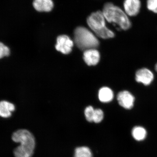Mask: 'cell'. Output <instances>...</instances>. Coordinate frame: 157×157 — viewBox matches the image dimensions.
<instances>
[{"label": "cell", "instance_id": "obj_3", "mask_svg": "<svg viewBox=\"0 0 157 157\" xmlns=\"http://www.w3.org/2000/svg\"><path fill=\"white\" fill-rule=\"evenodd\" d=\"M106 20L102 11L93 12L87 17L88 25L98 36L103 39H109L115 36L113 31L106 26Z\"/></svg>", "mask_w": 157, "mask_h": 157}, {"label": "cell", "instance_id": "obj_8", "mask_svg": "<svg viewBox=\"0 0 157 157\" xmlns=\"http://www.w3.org/2000/svg\"><path fill=\"white\" fill-rule=\"evenodd\" d=\"M118 103L122 107L126 109H131L134 107L135 98L128 90H123L117 94Z\"/></svg>", "mask_w": 157, "mask_h": 157}, {"label": "cell", "instance_id": "obj_15", "mask_svg": "<svg viewBox=\"0 0 157 157\" xmlns=\"http://www.w3.org/2000/svg\"><path fill=\"white\" fill-rule=\"evenodd\" d=\"M104 114L103 110L100 109H95L93 117V122L95 123L101 122L104 119Z\"/></svg>", "mask_w": 157, "mask_h": 157}, {"label": "cell", "instance_id": "obj_10", "mask_svg": "<svg viewBox=\"0 0 157 157\" xmlns=\"http://www.w3.org/2000/svg\"><path fill=\"white\" fill-rule=\"evenodd\" d=\"M33 6L39 12H49L53 9L54 4L52 0H34Z\"/></svg>", "mask_w": 157, "mask_h": 157}, {"label": "cell", "instance_id": "obj_1", "mask_svg": "<svg viewBox=\"0 0 157 157\" xmlns=\"http://www.w3.org/2000/svg\"><path fill=\"white\" fill-rule=\"evenodd\" d=\"M102 12L106 21L112 23L118 30L126 31L131 29L132 23L123 9L113 3L104 4Z\"/></svg>", "mask_w": 157, "mask_h": 157}, {"label": "cell", "instance_id": "obj_6", "mask_svg": "<svg viewBox=\"0 0 157 157\" xmlns=\"http://www.w3.org/2000/svg\"><path fill=\"white\" fill-rule=\"evenodd\" d=\"M56 41V48L57 50L63 54H68L72 51L73 42L68 36L67 35L59 36Z\"/></svg>", "mask_w": 157, "mask_h": 157}, {"label": "cell", "instance_id": "obj_12", "mask_svg": "<svg viewBox=\"0 0 157 157\" xmlns=\"http://www.w3.org/2000/svg\"><path fill=\"white\" fill-rule=\"evenodd\" d=\"M98 98L101 102L107 103L111 102L114 98V93L110 88L103 87L99 90Z\"/></svg>", "mask_w": 157, "mask_h": 157}, {"label": "cell", "instance_id": "obj_14", "mask_svg": "<svg viewBox=\"0 0 157 157\" xmlns=\"http://www.w3.org/2000/svg\"><path fill=\"white\" fill-rule=\"evenodd\" d=\"M91 151L87 147L82 146L75 149L74 157H92Z\"/></svg>", "mask_w": 157, "mask_h": 157}, {"label": "cell", "instance_id": "obj_2", "mask_svg": "<svg viewBox=\"0 0 157 157\" xmlns=\"http://www.w3.org/2000/svg\"><path fill=\"white\" fill-rule=\"evenodd\" d=\"M14 142L20 145L14 149L15 157H32L35 148V137L28 130L20 129L14 132L11 137Z\"/></svg>", "mask_w": 157, "mask_h": 157}, {"label": "cell", "instance_id": "obj_4", "mask_svg": "<svg viewBox=\"0 0 157 157\" xmlns=\"http://www.w3.org/2000/svg\"><path fill=\"white\" fill-rule=\"evenodd\" d=\"M74 41L77 47L81 50L98 48L99 41L97 37L84 27L76 28L74 31Z\"/></svg>", "mask_w": 157, "mask_h": 157}, {"label": "cell", "instance_id": "obj_11", "mask_svg": "<svg viewBox=\"0 0 157 157\" xmlns=\"http://www.w3.org/2000/svg\"><path fill=\"white\" fill-rule=\"evenodd\" d=\"M15 107L14 104L9 101H0V117L5 118L10 117L12 113L15 110Z\"/></svg>", "mask_w": 157, "mask_h": 157}, {"label": "cell", "instance_id": "obj_5", "mask_svg": "<svg viewBox=\"0 0 157 157\" xmlns=\"http://www.w3.org/2000/svg\"><path fill=\"white\" fill-rule=\"evenodd\" d=\"M142 3L140 0H124L123 9L129 17H135L140 13Z\"/></svg>", "mask_w": 157, "mask_h": 157}, {"label": "cell", "instance_id": "obj_19", "mask_svg": "<svg viewBox=\"0 0 157 157\" xmlns=\"http://www.w3.org/2000/svg\"><path fill=\"white\" fill-rule=\"evenodd\" d=\"M155 71L157 72V63L155 65Z\"/></svg>", "mask_w": 157, "mask_h": 157}, {"label": "cell", "instance_id": "obj_7", "mask_svg": "<svg viewBox=\"0 0 157 157\" xmlns=\"http://www.w3.org/2000/svg\"><path fill=\"white\" fill-rule=\"evenodd\" d=\"M154 74L151 70L143 68L137 70L135 73V80L144 85H150L154 80Z\"/></svg>", "mask_w": 157, "mask_h": 157}, {"label": "cell", "instance_id": "obj_18", "mask_svg": "<svg viewBox=\"0 0 157 157\" xmlns=\"http://www.w3.org/2000/svg\"><path fill=\"white\" fill-rule=\"evenodd\" d=\"M10 54V48L2 42H0V59L9 56Z\"/></svg>", "mask_w": 157, "mask_h": 157}, {"label": "cell", "instance_id": "obj_16", "mask_svg": "<svg viewBox=\"0 0 157 157\" xmlns=\"http://www.w3.org/2000/svg\"><path fill=\"white\" fill-rule=\"evenodd\" d=\"M146 8L149 11L157 14V0H147Z\"/></svg>", "mask_w": 157, "mask_h": 157}, {"label": "cell", "instance_id": "obj_13", "mask_svg": "<svg viewBox=\"0 0 157 157\" xmlns=\"http://www.w3.org/2000/svg\"><path fill=\"white\" fill-rule=\"evenodd\" d=\"M132 135L135 140L140 141L145 139L147 132L145 129L142 127H135L132 130Z\"/></svg>", "mask_w": 157, "mask_h": 157}, {"label": "cell", "instance_id": "obj_9", "mask_svg": "<svg viewBox=\"0 0 157 157\" xmlns=\"http://www.w3.org/2000/svg\"><path fill=\"white\" fill-rule=\"evenodd\" d=\"M100 52L96 48L88 49L83 52V59L88 66H95L100 61Z\"/></svg>", "mask_w": 157, "mask_h": 157}, {"label": "cell", "instance_id": "obj_17", "mask_svg": "<svg viewBox=\"0 0 157 157\" xmlns=\"http://www.w3.org/2000/svg\"><path fill=\"white\" fill-rule=\"evenodd\" d=\"M95 109L92 106H89L86 107L85 109L84 114L85 115L86 118L88 121L90 122H93V117H94V113Z\"/></svg>", "mask_w": 157, "mask_h": 157}]
</instances>
